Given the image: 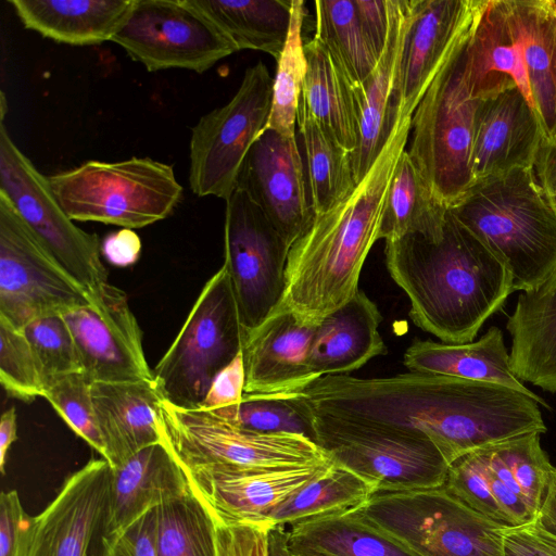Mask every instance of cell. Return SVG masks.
Instances as JSON below:
<instances>
[{
	"label": "cell",
	"mask_w": 556,
	"mask_h": 556,
	"mask_svg": "<svg viewBox=\"0 0 556 556\" xmlns=\"http://www.w3.org/2000/svg\"><path fill=\"white\" fill-rule=\"evenodd\" d=\"M291 396L314 415L427 437L450 465L544 428L540 405L520 391L420 371L380 378L328 375Z\"/></svg>",
	"instance_id": "6da1fadb"
},
{
	"label": "cell",
	"mask_w": 556,
	"mask_h": 556,
	"mask_svg": "<svg viewBox=\"0 0 556 556\" xmlns=\"http://www.w3.org/2000/svg\"><path fill=\"white\" fill-rule=\"evenodd\" d=\"M410 126L412 117L397 119L365 178L338 204L313 215L290 248L283 295L273 311L318 325L357 293L363 265L379 239L386 199Z\"/></svg>",
	"instance_id": "7a4b0ae2"
},
{
	"label": "cell",
	"mask_w": 556,
	"mask_h": 556,
	"mask_svg": "<svg viewBox=\"0 0 556 556\" xmlns=\"http://www.w3.org/2000/svg\"><path fill=\"white\" fill-rule=\"evenodd\" d=\"M384 254L409 300L410 319L441 342L473 341L513 293L505 266L450 210L439 239L412 233L387 240Z\"/></svg>",
	"instance_id": "3957f363"
},
{
	"label": "cell",
	"mask_w": 556,
	"mask_h": 556,
	"mask_svg": "<svg viewBox=\"0 0 556 556\" xmlns=\"http://www.w3.org/2000/svg\"><path fill=\"white\" fill-rule=\"evenodd\" d=\"M448 210L505 266L513 292L556 271V210L533 168L478 180Z\"/></svg>",
	"instance_id": "277c9868"
},
{
	"label": "cell",
	"mask_w": 556,
	"mask_h": 556,
	"mask_svg": "<svg viewBox=\"0 0 556 556\" xmlns=\"http://www.w3.org/2000/svg\"><path fill=\"white\" fill-rule=\"evenodd\" d=\"M53 194L72 220L128 229L167 218L181 201L172 165L151 157L88 161L48 176Z\"/></svg>",
	"instance_id": "5b68a950"
},
{
	"label": "cell",
	"mask_w": 556,
	"mask_h": 556,
	"mask_svg": "<svg viewBox=\"0 0 556 556\" xmlns=\"http://www.w3.org/2000/svg\"><path fill=\"white\" fill-rule=\"evenodd\" d=\"M468 33L414 111L412 138L406 149L435 197L447 207L456 203L475 184L471 151L476 114L481 99L470 96L463 75Z\"/></svg>",
	"instance_id": "8992f818"
},
{
	"label": "cell",
	"mask_w": 556,
	"mask_h": 556,
	"mask_svg": "<svg viewBox=\"0 0 556 556\" xmlns=\"http://www.w3.org/2000/svg\"><path fill=\"white\" fill-rule=\"evenodd\" d=\"M354 510L421 556H504L507 528L470 508L444 485L378 491Z\"/></svg>",
	"instance_id": "52a82bcc"
},
{
	"label": "cell",
	"mask_w": 556,
	"mask_h": 556,
	"mask_svg": "<svg viewBox=\"0 0 556 556\" xmlns=\"http://www.w3.org/2000/svg\"><path fill=\"white\" fill-rule=\"evenodd\" d=\"M554 466L530 432L470 452L450 465L444 488L506 528L533 525Z\"/></svg>",
	"instance_id": "ba28073f"
},
{
	"label": "cell",
	"mask_w": 556,
	"mask_h": 556,
	"mask_svg": "<svg viewBox=\"0 0 556 556\" xmlns=\"http://www.w3.org/2000/svg\"><path fill=\"white\" fill-rule=\"evenodd\" d=\"M243 328L227 269L204 285L176 339L153 370L163 399L199 408L215 376L241 351Z\"/></svg>",
	"instance_id": "9c48e42d"
},
{
	"label": "cell",
	"mask_w": 556,
	"mask_h": 556,
	"mask_svg": "<svg viewBox=\"0 0 556 556\" xmlns=\"http://www.w3.org/2000/svg\"><path fill=\"white\" fill-rule=\"evenodd\" d=\"M161 441L179 465L286 467L330 458L315 441L294 433H263L212 410L182 408L163 400Z\"/></svg>",
	"instance_id": "30bf717a"
},
{
	"label": "cell",
	"mask_w": 556,
	"mask_h": 556,
	"mask_svg": "<svg viewBox=\"0 0 556 556\" xmlns=\"http://www.w3.org/2000/svg\"><path fill=\"white\" fill-rule=\"evenodd\" d=\"M486 72L514 83L556 137V0H503L482 46Z\"/></svg>",
	"instance_id": "8fae6325"
},
{
	"label": "cell",
	"mask_w": 556,
	"mask_h": 556,
	"mask_svg": "<svg viewBox=\"0 0 556 556\" xmlns=\"http://www.w3.org/2000/svg\"><path fill=\"white\" fill-rule=\"evenodd\" d=\"M271 96L273 78L260 61L245 70L226 104L204 114L192 127L189 186L195 195L230 198L248 152L267 125Z\"/></svg>",
	"instance_id": "7c38bea8"
},
{
	"label": "cell",
	"mask_w": 556,
	"mask_h": 556,
	"mask_svg": "<svg viewBox=\"0 0 556 556\" xmlns=\"http://www.w3.org/2000/svg\"><path fill=\"white\" fill-rule=\"evenodd\" d=\"M309 414L316 444L376 492L445 484L450 464L429 438Z\"/></svg>",
	"instance_id": "4fadbf2b"
},
{
	"label": "cell",
	"mask_w": 556,
	"mask_h": 556,
	"mask_svg": "<svg viewBox=\"0 0 556 556\" xmlns=\"http://www.w3.org/2000/svg\"><path fill=\"white\" fill-rule=\"evenodd\" d=\"M0 126V192L26 225L91 299L108 282L94 233L76 226L64 212L43 176Z\"/></svg>",
	"instance_id": "5bb4252c"
},
{
	"label": "cell",
	"mask_w": 556,
	"mask_h": 556,
	"mask_svg": "<svg viewBox=\"0 0 556 556\" xmlns=\"http://www.w3.org/2000/svg\"><path fill=\"white\" fill-rule=\"evenodd\" d=\"M88 303V293L0 192V316L22 329L38 317Z\"/></svg>",
	"instance_id": "9a60e30c"
},
{
	"label": "cell",
	"mask_w": 556,
	"mask_h": 556,
	"mask_svg": "<svg viewBox=\"0 0 556 556\" xmlns=\"http://www.w3.org/2000/svg\"><path fill=\"white\" fill-rule=\"evenodd\" d=\"M290 247L261 207L241 189L226 201L224 264L230 277L243 333L279 304Z\"/></svg>",
	"instance_id": "2e32d148"
},
{
	"label": "cell",
	"mask_w": 556,
	"mask_h": 556,
	"mask_svg": "<svg viewBox=\"0 0 556 556\" xmlns=\"http://www.w3.org/2000/svg\"><path fill=\"white\" fill-rule=\"evenodd\" d=\"M111 41L149 72L182 68L201 74L237 52L190 0H135Z\"/></svg>",
	"instance_id": "e0dca14e"
},
{
	"label": "cell",
	"mask_w": 556,
	"mask_h": 556,
	"mask_svg": "<svg viewBox=\"0 0 556 556\" xmlns=\"http://www.w3.org/2000/svg\"><path fill=\"white\" fill-rule=\"evenodd\" d=\"M61 315L90 382L153 379L142 346V331L122 289L106 282L90 303Z\"/></svg>",
	"instance_id": "ac0fdd59"
},
{
	"label": "cell",
	"mask_w": 556,
	"mask_h": 556,
	"mask_svg": "<svg viewBox=\"0 0 556 556\" xmlns=\"http://www.w3.org/2000/svg\"><path fill=\"white\" fill-rule=\"evenodd\" d=\"M332 459L286 467L198 466L182 468L191 491L214 520L225 525L267 522L280 503L326 471Z\"/></svg>",
	"instance_id": "d6986e66"
},
{
	"label": "cell",
	"mask_w": 556,
	"mask_h": 556,
	"mask_svg": "<svg viewBox=\"0 0 556 556\" xmlns=\"http://www.w3.org/2000/svg\"><path fill=\"white\" fill-rule=\"evenodd\" d=\"M479 2L410 0L393 98L397 119L412 117L426 90L470 29Z\"/></svg>",
	"instance_id": "ffe728a7"
},
{
	"label": "cell",
	"mask_w": 556,
	"mask_h": 556,
	"mask_svg": "<svg viewBox=\"0 0 556 556\" xmlns=\"http://www.w3.org/2000/svg\"><path fill=\"white\" fill-rule=\"evenodd\" d=\"M237 188L261 207L290 248L314 215L296 136L264 129L242 163Z\"/></svg>",
	"instance_id": "44dd1931"
},
{
	"label": "cell",
	"mask_w": 556,
	"mask_h": 556,
	"mask_svg": "<svg viewBox=\"0 0 556 556\" xmlns=\"http://www.w3.org/2000/svg\"><path fill=\"white\" fill-rule=\"evenodd\" d=\"M111 466L90 459L64 481L54 500L36 517L23 556H93L101 539Z\"/></svg>",
	"instance_id": "7402d4cb"
},
{
	"label": "cell",
	"mask_w": 556,
	"mask_h": 556,
	"mask_svg": "<svg viewBox=\"0 0 556 556\" xmlns=\"http://www.w3.org/2000/svg\"><path fill=\"white\" fill-rule=\"evenodd\" d=\"M544 138L536 113L517 86L481 99L471 151L475 182L515 168H533Z\"/></svg>",
	"instance_id": "603a6c76"
},
{
	"label": "cell",
	"mask_w": 556,
	"mask_h": 556,
	"mask_svg": "<svg viewBox=\"0 0 556 556\" xmlns=\"http://www.w3.org/2000/svg\"><path fill=\"white\" fill-rule=\"evenodd\" d=\"M316 327L291 313L273 311L243 333L244 393L292 395L313 383L308 352Z\"/></svg>",
	"instance_id": "cb8c5ba5"
},
{
	"label": "cell",
	"mask_w": 556,
	"mask_h": 556,
	"mask_svg": "<svg viewBox=\"0 0 556 556\" xmlns=\"http://www.w3.org/2000/svg\"><path fill=\"white\" fill-rule=\"evenodd\" d=\"M191 492L188 477L161 441L111 467L102 538L123 532L146 513Z\"/></svg>",
	"instance_id": "d4e9b609"
},
{
	"label": "cell",
	"mask_w": 556,
	"mask_h": 556,
	"mask_svg": "<svg viewBox=\"0 0 556 556\" xmlns=\"http://www.w3.org/2000/svg\"><path fill=\"white\" fill-rule=\"evenodd\" d=\"M389 11L390 29L384 50L372 73L361 85L352 86L358 129L357 146L351 154L356 186L372 167L397 122L393 98L410 0H389Z\"/></svg>",
	"instance_id": "484cf974"
},
{
	"label": "cell",
	"mask_w": 556,
	"mask_h": 556,
	"mask_svg": "<svg viewBox=\"0 0 556 556\" xmlns=\"http://www.w3.org/2000/svg\"><path fill=\"white\" fill-rule=\"evenodd\" d=\"M91 396L104 459L112 468L161 442L159 410L164 399L153 379L91 382Z\"/></svg>",
	"instance_id": "4316f807"
},
{
	"label": "cell",
	"mask_w": 556,
	"mask_h": 556,
	"mask_svg": "<svg viewBox=\"0 0 556 556\" xmlns=\"http://www.w3.org/2000/svg\"><path fill=\"white\" fill-rule=\"evenodd\" d=\"M381 320L376 303L361 290L327 315L317 325L308 352V368L314 379L346 375L387 354L379 333Z\"/></svg>",
	"instance_id": "83f0119b"
},
{
	"label": "cell",
	"mask_w": 556,
	"mask_h": 556,
	"mask_svg": "<svg viewBox=\"0 0 556 556\" xmlns=\"http://www.w3.org/2000/svg\"><path fill=\"white\" fill-rule=\"evenodd\" d=\"M506 329L514 375L521 382L556 393V271L518 295Z\"/></svg>",
	"instance_id": "f1b7e54d"
},
{
	"label": "cell",
	"mask_w": 556,
	"mask_h": 556,
	"mask_svg": "<svg viewBox=\"0 0 556 556\" xmlns=\"http://www.w3.org/2000/svg\"><path fill=\"white\" fill-rule=\"evenodd\" d=\"M403 363L410 371L505 386L531 396L539 405L549 408L545 400L528 389L514 375L503 332L495 326L489 328L479 340L466 343L415 340L406 349Z\"/></svg>",
	"instance_id": "f546056e"
},
{
	"label": "cell",
	"mask_w": 556,
	"mask_h": 556,
	"mask_svg": "<svg viewBox=\"0 0 556 556\" xmlns=\"http://www.w3.org/2000/svg\"><path fill=\"white\" fill-rule=\"evenodd\" d=\"M135 0H10L26 29L71 46L111 41Z\"/></svg>",
	"instance_id": "4dcf8cb0"
},
{
	"label": "cell",
	"mask_w": 556,
	"mask_h": 556,
	"mask_svg": "<svg viewBox=\"0 0 556 556\" xmlns=\"http://www.w3.org/2000/svg\"><path fill=\"white\" fill-rule=\"evenodd\" d=\"M287 532L289 549L299 556H421L370 526L354 508L303 520Z\"/></svg>",
	"instance_id": "1f68e13d"
},
{
	"label": "cell",
	"mask_w": 556,
	"mask_h": 556,
	"mask_svg": "<svg viewBox=\"0 0 556 556\" xmlns=\"http://www.w3.org/2000/svg\"><path fill=\"white\" fill-rule=\"evenodd\" d=\"M304 53L306 72L299 101L352 154L358 140L352 84L315 38L304 43Z\"/></svg>",
	"instance_id": "d6a6232c"
},
{
	"label": "cell",
	"mask_w": 556,
	"mask_h": 556,
	"mask_svg": "<svg viewBox=\"0 0 556 556\" xmlns=\"http://www.w3.org/2000/svg\"><path fill=\"white\" fill-rule=\"evenodd\" d=\"M237 51H262L276 61L286 45L292 0H190Z\"/></svg>",
	"instance_id": "836d02e7"
},
{
	"label": "cell",
	"mask_w": 556,
	"mask_h": 556,
	"mask_svg": "<svg viewBox=\"0 0 556 556\" xmlns=\"http://www.w3.org/2000/svg\"><path fill=\"white\" fill-rule=\"evenodd\" d=\"M296 126L311 206L314 214H320L355 189L351 153L334 140L300 101Z\"/></svg>",
	"instance_id": "e575fe53"
},
{
	"label": "cell",
	"mask_w": 556,
	"mask_h": 556,
	"mask_svg": "<svg viewBox=\"0 0 556 556\" xmlns=\"http://www.w3.org/2000/svg\"><path fill=\"white\" fill-rule=\"evenodd\" d=\"M447 211L448 207L435 197L405 149L390 184L379 239L387 241L412 233L439 239Z\"/></svg>",
	"instance_id": "d590c367"
},
{
	"label": "cell",
	"mask_w": 556,
	"mask_h": 556,
	"mask_svg": "<svg viewBox=\"0 0 556 556\" xmlns=\"http://www.w3.org/2000/svg\"><path fill=\"white\" fill-rule=\"evenodd\" d=\"M376 491L375 484L332 460L326 471L275 507L267 522L288 528L313 517L356 508Z\"/></svg>",
	"instance_id": "8d00e7d4"
},
{
	"label": "cell",
	"mask_w": 556,
	"mask_h": 556,
	"mask_svg": "<svg viewBox=\"0 0 556 556\" xmlns=\"http://www.w3.org/2000/svg\"><path fill=\"white\" fill-rule=\"evenodd\" d=\"M315 33L352 86L361 85L375 70L378 58L357 17L353 0H316Z\"/></svg>",
	"instance_id": "74e56055"
},
{
	"label": "cell",
	"mask_w": 556,
	"mask_h": 556,
	"mask_svg": "<svg viewBox=\"0 0 556 556\" xmlns=\"http://www.w3.org/2000/svg\"><path fill=\"white\" fill-rule=\"evenodd\" d=\"M157 556H217L216 523L191 491L156 507Z\"/></svg>",
	"instance_id": "f35d334b"
},
{
	"label": "cell",
	"mask_w": 556,
	"mask_h": 556,
	"mask_svg": "<svg viewBox=\"0 0 556 556\" xmlns=\"http://www.w3.org/2000/svg\"><path fill=\"white\" fill-rule=\"evenodd\" d=\"M305 15V2L292 0L288 38L277 60L273 78L271 108L265 129L277 131L285 137L296 136L298 106L306 72L302 38Z\"/></svg>",
	"instance_id": "ab89813d"
},
{
	"label": "cell",
	"mask_w": 556,
	"mask_h": 556,
	"mask_svg": "<svg viewBox=\"0 0 556 556\" xmlns=\"http://www.w3.org/2000/svg\"><path fill=\"white\" fill-rule=\"evenodd\" d=\"M212 412L250 430L301 434L314 441L311 414L295 396L244 393L239 405Z\"/></svg>",
	"instance_id": "60d3db41"
},
{
	"label": "cell",
	"mask_w": 556,
	"mask_h": 556,
	"mask_svg": "<svg viewBox=\"0 0 556 556\" xmlns=\"http://www.w3.org/2000/svg\"><path fill=\"white\" fill-rule=\"evenodd\" d=\"M42 397L78 437L102 458L105 457V447L92 403L91 382L83 371L48 378Z\"/></svg>",
	"instance_id": "b9f144b4"
},
{
	"label": "cell",
	"mask_w": 556,
	"mask_h": 556,
	"mask_svg": "<svg viewBox=\"0 0 556 556\" xmlns=\"http://www.w3.org/2000/svg\"><path fill=\"white\" fill-rule=\"evenodd\" d=\"M0 382L5 392L23 402L42 396L45 379L22 329L0 316Z\"/></svg>",
	"instance_id": "7bdbcfd3"
},
{
	"label": "cell",
	"mask_w": 556,
	"mask_h": 556,
	"mask_svg": "<svg viewBox=\"0 0 556 556\" xmlns=\"http://www.w3.org/2000/svg\"><path fill=\"white\" fill-rule=\"evenodd\" d=\"M40 366L45 382L48 378L83 371L73 334L61 314L38 317L22 328Z\"/></svg>",
	"instance_id": "ee69618b"
},
{
	"label": "cell",
	"mask_w": 556,
	"mask_h": 556,
	"mask_svg": "<svg viewBox=\"0 0 556 556\" xmlns=\"http://www.w3.org/2000/svg\"><path fill=\"white\" fill-rule=\"evenodd\" d=\"M215 523L217 556H269L268 522Z\"/></svg>",
	"instance_id": "f6af8a7d"
},
{
	"label": "cell",
	"mask_w": 556,
	"mask_h": 556,
	"mask_svg": "<svg viewBox=\"0 0 556 556\" xmlns=\"http://www.w3.org/2000/svg\"><path fill=\"white\" fill-rule=\"evenodd\" d=\"M101 556H157L156 508L123 532L100 539Z\"/></svg>",
	"instance_id": "bcb514c9"
},
{
	"label": "cell",
	"mask_w": 556,
	"mask_h": 556,
	"mask_svg": "<svg viewBox=\"0 0 556 556\" xmlns=\"http://www.w3.org/2000/svg\"><path fill=\"white\" fill-rule=\"evenodd\" d=\"M34 517L25 513L15 490L0 496V556H23Z\"/></svg>",
	"instance_id": "7dc6e473"
},
{
	"label": "cell",
	"mask_w": 556,
	"mask_h": 556,
	"mask_svg": "<svg viewBox=\"0 0 556 556\" xmlns=\"http://www.w3.org/2000/svg\"><path fill=\"white\" fill-rule=\"evenodd\" d=\"M245 371L242 351L213 379L199 408L215 410L237 406L242 402Z\"/></svg>",
	"instance_id": "c3c4849f"
},
{
	"label": "cell",
	"mask_w": 556,
	"mask_h": 556,
	"mask_svg": "<svg viewBox=\"0 0 556 556\" xmlns=\"http://www.w3.org/2000/svg\"><path fill=\"white\" fill-rule=\"evenodd\" d=\"M353 2L361 27L379 60L390 29L389 0H353Z\"/></svg>",
	"instance_id": "681fc988"
},
{
	"label": "cell",
	"mask_w": 556,
	"mask_h": 556,
	"mask_svg": "<svg viewBox=\"0 0 556 556\" xmlns=\"http://www.w3.org/2000/svg\"><path fill=\"white\" fill-rule=\"evenodd\" d=\"M100 251L104 258L117 267H127L135 264L141 252L139 236L128 228H122L105 236Z\"/></svg>",
	"instance_id": "f907efd6"
},
{
	"label": "cell",
	"mask_w": 556,
	"mask_h": 556,
	"mask_svg": "<svg viewBox=\"0 0 556 556\" xmlns=\"http://www.w3.org/2000/svg\"><path fill=\"white\" fill-rule=\"evenodd\" d=\"M504 556H556L533 533L530 526L507 528L504 532Z\"/></svg>",
	"instance_id": "816d5d0a"
},
{
	"label": "cell",
	"mask_w": 556,
	"mask_h": 556,
	"mask_svg": "<svg viewBox=\"0 0 556 556\" xmlns=\"http://www.w3.org/2000/svg\"><path fill=\"white\" fill-rule=\"evenodd\" d=\"M538 181L556 210V146L544 138L533 166Z\"/></svg>",
	"instance_id": "f5cc1de1"
},
{
	"label": "cell",
	"mask_w": 556,
	"mask_h": 556,
	"mask_svg": "<svg viewBox=\"0 0 556 556\" xmlns=\"http://www.w3.org/2000/svg\"><path fill=\"white\" fill-rule=\"evenodd\" d=\"M532 526L556 538V467L552 471L547 491Z\"/></svg>",
	"instance_id": "db71d44e"
},
{
	"label": "cell",
	"mask_w": 556,
	"mask_h": 556,
	"mask_svg": "<svg viewBox=\"0 0 556 556\" xmlns=\"http://www.w3.org/2000/svg\"><path fill=\"white\" fill-rule=\"evenodd\" d=\"M16 413L11 407L1 415L0 419V471L4 475L9 450L12 443L17 439L16 435Z\"/></svg>",
	"instance_id": "11a10c76"
},
{
	"label": "cell",
	"mask_w": 556,
	"mask_h": 556,
	"mask_svg": "<svg viewBox=\"0 0 556 556\" xmlns=\"http://www.w3.org/2000/svg\"><path fill=\"white\" fill-rule=\"evenodd\" d=\"M269 556H291L288 544V532L285 527H273L268 534Z\"/></svg>",
	"instance_id": "9f6ffc18"
},
{
	"label": "cell",
	"mask_w": 556,
	"mask_h": 556,
	"mask_svg": "<svg viewBox=\"0 0 556 556\" xmlns=\"http://www.w3.org/2000/svg\"><path fill=\"white\" fill-rule=\"evenodd\" d=\"M530 528L540 541L556 555V538L535 529L532 525H530Z\"/></svg>",
	"instance_id": "6f0895ef"
},
{
	"label": "cell",
	"mask_w": 556,
	"mask_h": 556,
	"mask_svg": "<svg viewBox=\"0 0 556 556\" xmlns=\"http://www.w3.org/2000/svg\"><path fill=\"white\" fill-rule=\"evenodd\" d=\"M551 141L556 146V137Z\"/></svg>",
	"instance_id": "680465c9"
},
{
	"label": "cell",
	"mask_w": 556,
	"mask_h": 556,
	"mask_svg": "<svg viewBox=\"0 0 556 556\" xmlns=\"http://www.w3.org/2000/svg\"><path fill=\"white\" fill-rule=\"evenodd\" d=\"M290 555H291V556H299V555L292 554L291 552H290Z\"/></svg>",
	"instance_id": "91938a15"
},
{
	"label": "cell",
	"mask_w": 556,
	"mask_h": 556,
	"mask_svg": "<svg viewBox=\"0 0 556 556\" xmlns=\"http://www.w3.org/2000/svg\"><path fill=\"white\" fill-rule=\"evenodd\" d=\"M93 556H96V555H93ZM99 556H101V555H99Z\"/></svg>",
	"instance_id": "94428289"
}]
</instances>
